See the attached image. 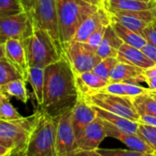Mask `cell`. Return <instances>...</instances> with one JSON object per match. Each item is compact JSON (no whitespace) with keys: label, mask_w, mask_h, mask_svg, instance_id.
<instances>
[{"label":"cell","mask_w":156,"mask_h":156,"mask_svg":"<svg viewBox=\"0 0 156 156\" xmlns=\"http://www.w3.org/2000/svg\"><path fill=\"white\" fill-rule=\"evenodd\" d=\"M79 98L75 84V74L63 56L45 68L43 102L41 109L57 117L73 108Z\"/></svg>","instance_id":"1"},{"label":"cell","mask_w":156,"mask_h":156,"mask_svg":"<svg viewBox=\"0 0 156 156\" xmlns=\"http://www.w3.org/2000/svg\"><path fill=\"white\" fill-rule=\"evenodd\" d=\"M59 34L62 46L71 41L80 25L99 7L82 0H56Z\"/></svg>","instance_id":"2"},{"label":"cell","mask_w":156,"mask_h":156,"mask_svg":"<svg viewBox=\"0 0 156 156\" xmlns=\"http://www.w3.org/2000/svg\"><path fill=\"white\" fill-rule=\"evenodd\" d=\"M35 125L27 142L26 156H58L56 118L39 109Z\"/></svg>","instance_id":"3"},{"label":"cell","mask_w":156,"mask_h":156,"mask_svg":"<svg viewBox=\"0 0 156 156\" xmlns=\"http://www.w3.org/2000/svg\"><path fill=\"white\" fill-rule=\"evenodd\" d=\"M30 67L47 66L58 62L63 56V50L44 30L34 28L32 35L24 41Z\"/></svg>","instance_id":"4"},{"label":"cell","mask_w":156,"mask_h":156,"mask_svg":"<svg viewBox=\"0 0 156 156\" xmlns=\"http://www.w3.org/2000/svg\"><path fill=\"white\" fill-rule=\"evenodd\" d=\"M37 117L38 111L19 119H0V145L9 150H26Z\"/></svg>","instance_id":"5"},{"label":"cell","mask_w":156,"mask_h":156,"mask_svg":"<svg viewBox=\"0 0 156 156\" xmlns=\"http://www.w3.org/2000/svg\"><path fill=\"white\" fill-rule=\"evenodd\" d=\"M63 54L75 74L92 71L102 60L87 42L72 40L62 46Z\"/></svg>","instance_id":"6"},{"label":"cell","mask_w":156,"mask_h":156,"mask_svg":"<svg viewBox=\"0 0 156 156\" xmlns=\"http://www.w3.org/2000/svg\"><path fill=\"white\" fill-rule=\"evenodd\" d=\"M28 12L30 14L34 28L46 30L54 41L62 48L59 34L56 0H33Z\"/></svg>","instance_id":"7"},{"label":"cell","mask_w":156,"mask_h":156,"mask_svg":"<svg viewBox=\"0 0 156 156\" xmlns=\"http://www.w3.org/2000/svg\"><path fill=\"white\" fill-rule=\"evenodd\" d=\"M82 97H84L91 106L98 107L107 111L139 122L140 115L138 114L133 105L131 98L108 94L105 92H97Z\"/></svg>","instance_id":"8"},{"label":"cell","mask_w":156,"mask_h":156,"mask_svg":"<svg viewBox=\"0 0 156 156\" xmlns=\"http://www.w3.org/2000/svg\"><path fill=\"white\" fill-rule=\"evenodd\" d=\"M33 31V22L28 11L0 18V44L11 39L24 41L32 35Z\"/></svg>","instance_id":"9"},{"label":"cell","mask_w":156,"mask_h":156,"mask_svg":"<svg viewBox=\"0 0 156 156\" xmlns=\"http://www.w3.org/2000/svg\"><path fill=\"white\" fill-rule=\"evenodd\" d=\"M72 109L56 118V147L58 156H62L78 148L72 119Z\"/></svg>","instance_id":"10"},{"label":"cell","mask_w":156,"mask_h":156,"mask_svg":"<svg viewBox=\"0 0 156 156\" xmlns=\"http://www.w3.org/2000/svg\"><path fill=\"white\" fill-rule=\"evenodd\" d=\"M108 11L111 21H116L141 36L144 28L156 18V9L142 11Z\"/></svg>","instance_id":"11"},{"label":"cell","mask_w":156,"mask_h":156,"mask_svg":"<svg viewBox=\"0 0 156 156\" xmlns=\"http://www.w3.org/2000/svg\"><path fill=\"white\" fill-rule=\"evenodd\" d=\"M96 118L97 113L93 106H91L84 97L79 95L77 102L72 109L73 126L77 142L80 140L86 127L90 124Z\"/></svg>","instance_id":"12"},{"label":"cell","mask_w":156,"mask_h":156,"mask_svg":"<svg viewBox=\"0 0 156 156\" xmlns=\"http://www.w3.org/2000/svg\"><path fill=\"white\" fill-rule=\"evenodd\" d=\"M111 24V17L109 11L104 7H99L98 9L89 16L78 28L73 40L87 42L89 37L101 26H108Z\"/></svg>","instance_id":"13"},{"label":"cell","mask_w":156,"mask_h":156,"mask_svg":"<svg viewBox=\"0 0 156 156\" xmlns=\"http://www.w3.org/2000/svg\"><path fill=\"white\" fill-rule=\"evenodd\" d=\"M101 120L106 129L108 137H112V138L119 140L122 143L126 144L130 150H133L136 151H140V152L149 153V154H153L155 152L154 150L150 145H148L137 133H129V132L123 131L121 129H117L116 127L107 122L106 120H103V119Z\"/></svg>","instance_id":"14"},{"label":"cell","mask_w":156,"mask_h":156,"mask_svg":"<svg viewBox=\"0 0 156 156\" xmlns=\"http://www.w3.org/2000/svg\"><path fill=\"white\" fill-rule=\"evenodd\" d=\"M108 137L104 124L98 117H97L90 124H88L78 140V148L86 151H95L99 148L100 143Z\"/></svg>","instance_id":"15"},{"label":"cell","mask_w":156,"mask_h":156,"mask_svg":"<svg viewBox=\"0 0 156 156\" xmlns=\"http://www.w3.org/2000/svg\"><path fill=\"white\" fill-rule=\"evenodd\" d=\"M5 57L21 73L24 79L27 80L30 69L27 51L23 41L19 40H9L4 44Z\"/></svg>","instance_id":"16"},{"label":"cell","mask_w":156,"mask_h":156,"mask_svg":"<svg viewBox=\"0 0 156 156\" xmlns=\"http://www.w3.org/2000/svg\"><path fill=\"white\" fill-rule=\"evenodd\" d=\"M109 82H127L149 88L143 75V69L122 62H119L112 70L109 76Z\"/></svg>","instance_id":"17"},{"label":"cell","mask_w":156,"mask_h":156,"mask_svg":"<svg viewBox=\"0 0 156 156\" xmlns=\"http://www.w3.org/2000/svg\"><path fill=\"white\" fill-rule=\"evenodd\" d=\"M108 83V80L99 76L93 71L75 74V84L78 93L81 96H87L93 93L101 92Z\"/></svg>","instance_id":"18"},{"label":"cell","mask_w":156,"mask_h":156,"mask_svg":"<svg viewBox=\"0 0 156 156\" xmlns=\"http://www.w3.org/2000/svg\"><path fill=\"white\" fill-rule=\"evenodd\" d=\"M117 58L119 62L135 65L143 70L155 65V63L142 51L141 49L132 47L124 42L119 51Z\"/></svg>","instance_id":"19"},{"label":"cell","mask_w":156,"mask_h":156,"mask_svg":"<svg viewBox=\"0 0 156 156\" xmlns=\"http://www.w3.org/2000/svg\"><path fill=\"white\" fill-rule=\"evenodd\" d=\"M123 44V41L118 36L111 24L107 27L101 44L97 49V52L101 59L107 57H117L119 51Z\"/></svg>","instance_id":"20"},{"label":"cell","mask_w":156,"mask_h":156,"mask_svg":"<svg viewBox=\"0 0 156 156\" xmlns=\"http://www.w3.org/2000/svg\"><path fill=\"white\" fill-rule=\"evenodd\" d=\"M94 109L96 110L97 117L100 118L103 120H106L107 122L110 123L114 127H116L119 129H121L126 132L129 133H137L139 122L130 120L129 119H126L122 116L117 115L115 113L107 111L105 109H102L98 107L93 106Z\"/></svg>","instance_id":"21"},{"label":"cell","mask_w":156,"mask_h":156,"mask_svg":"<svg viewBox=\"0 0 156 156\" xmlns=\"http://www.w3.org/2000/svg\"><path fill=\"white\" fill-rule=\"evenodd\" d=\"M156 9V0H110L108 10L142 11Z\"/></svg>","instance_id":"22"},{"label":"cell","mask_w":156,"mask_h":156,"mask_svg":"<svg viewBox=\"0 0 156 156\" xmlns=\"http://www.w3.org/2000/svg\"><path fill=\"white\" fill-rule=\"evenodd\" d=\"M44 80H45V68L39 67V66L30 67L26 81L30 84L34 93L35 99L39 107H41L43 102Z\"/></svg>","instance_id":"23"},{"label":"cell","mask_w":156,"mask_h":156,"mask_svg":"<svg viewBox=\"0 0 156 156\" xmlns=\"http://www.w3.org/2000/svg\"><path fill=\"white\" fill-rule=\"evenodd\" d=\"M27 81L24 78L13 80L8 84L0 86V93L9 98H16L24 104H27L30 99V95L26 87Z\"/></svg>","instance_id":"24"},{"label":"cell","mask_w":156,"mask_h":156,"mask_svg":"<svg viewBox=\"0 0 156 156\" xmlns=\"http://www.w3.org/2000/svg\"><path fill=\"white\" fill-rule=\"evenodd\" d=\"M111 26L124 43H127L132 47H136L139 49H142V47L147 43V41L141 35L116 21H111Z\"/></svg>","instance_id":"25"},{"label":"cell","mask_w":156,"mask_h":156,"mask_svg":"<svg viewBox=\"0 0 156 156\" xmlns=\"http://www.w3.org/2000/svg\"><path fill=\"white\" fill-rule=\"evenodd\" d=\"M132 102L140 116H156V100L151 92H147L132 98Z\"/></svg>","instance_id":"26"},{"label":"cell","mask_w":156,"mask_h":156,"mask_svg":"<svg viewBox=\"0 0 156 156\" xmlns=\"http://www.w3.org/2000/svg\"><path fill=\"white\" fill-rule=\"evenodd\" d=\"M19 78H24L21 73L6 57L0 58V86Z\"/></svg>","instance_id":"27"},{"label":"cell","mask_w":156,"mask_h":156,"mask_svg":"<svg viewBox=\"0 0 156 156\" xmlns=\"http://www.w3.org/2000/svg\"><path fill=\"white\" fill-rule=\"evenodd\" d=\"M9 99L10 98L0 93V119L9 120L21 119L22 116L18 112Z\"/></svg>","instance_id":"28"},{"label":"cell","mask_w":156,"mask_h":156,"mask_svg":"<svg viewBox=\"0 0 156 156\" xmlns=\"http://www.w3.org/2000/svg\"><path fill=\"white\" fill-rule=\"evenodd\" d=\"M26 11L21 0H0V18Z\"/></svg>","instance_id":"29"},{"label":"cell","mask_w":156,"mask_h":156,"mask_svg":"<svg viewBox=\"0 0 156 156\" xmlns=\"http://www.w3.org/2000/svg\"><path fill=\"white\" fill-rule=\"evenodd\" d=\"M119 60L117 57H107L102 59L92 70L94 73L98 74L99 76L105 78L109 81V76L114 69V67L119 63Z\"/></svg>","instance_id":"30"},{"label":"cell","mask_w":156,"mask_h":156,"mask_svg":"<svg viewBox=\"0 0 156 156\" xmlns=\"http://www.w3.org/2000/svg\"><path fill=\"white\" fill-rule=\"evenodd\" d=\"M137 134L156 152V127L139 123Z\"/></svg>","instance_id":"31"},{"label":"cell","mask_w":156,"mask_h":156,"mask_svg":"<svg viewBox=\"0 0 156 156\" xmlns=\"http://www.w3.org/2000/svg\"><path fill=\"white\" fill-rule=\"evenodd\" d=\"M97 151L102 156H150L149 153L124 149H97Z\"/></svg>","instance_id":"32"},{"label":"cell","mask_w":156,"mask_h":156,"mask_svg":"<svg viewBox=\"0 0 156 156\" xmlns=\"http://www.w3.org/2000/svg\"><path fill=\"white\" fill-rule=\"evenodd\" d=\"M142 36L147 41V42L156 47V18L144 28Z\"/></svg>","instance_id":"33"},{"label":"cell","mask_w":156,"mask_h":156,"mask_svg":"<svg viewBox=\"0 0 156 156\" xmlns=\"http://www.w3.org/2000/svg\"><path fill=\"white\" fill-rule=\"evenodd\" d=\"M143 75L147 81L150 91L156 93V64L143 70Z\"/></svg>","instance_id":"34"},{"label":"cell","mask_w":156,"mask_h":156,"mask_svg":"<svg viewBox=\"0 0 156 156\" xmlns=\"http://www.w3.org/2000/svg\"><path fill=\"white\" fill-rule=\"evenodd\" d=\"M107 27L108 26H101L99 29H98L90 37L89 39L87 40V43L95 48L96 50L99 47V45L101 44L102 42V40L104 38V35H105V32H106V30H107Z\"/></svg>","instance_id":"35"},{"label":"cell","mask_w":156,"mask_h":156,"mask_svg":"<svg viewBox=\"0 0 156 156\" xmlns=\"http://www.w3.org/2000/svg\"><path fill=\"white\" fill-rule=\"evenodd\" d=\"M62 156H102L99 154L97 150L95 151H86V150H80L76 149L74 151H72Z\"/></svg>","instance_id":"36"},{"label":"cell","mask_w":156,"mask_h":156,"mask_svg":"<svg viewBox=\"0 0 156 156\" xmlns=\"http://www.w3.org/2000/svg\"><path fill=\"white\" fill-rule=\"evenodd\" d=\"M142 51L156 64V47L149 42H147L142 47Z\"/></svg>","instance_id":"37"},{"label":"cell","mask_w":156,"mask_h":156,"mask_svg":"<svg viewBox=\"0 0 156 156\" xmlns=\"http://www.w3.org/2000/svg\"><path fill=\"white\" fill-rule=\"evenodd\" d=\"M139 123H142V124L156 127V116H151V115L140 116Z\"/></svg>","instance_id":"38"},{"label":"cell","mask_w":156,"mask_h":156,"mask_svg":"<svg viewBox=\"0 0 156 156\" xmlns=\"http://www.w3.org/2000/svg\"><path fill=\"white\" fill-rule=\"evenodd\" d=\"M5 156H26L25 150H11Z\"/></svg>","instance_id":"39"},{"label":"cell","mask_w":156,"mask_h":156,"mask_svg":"<svg viewBox=\"0 0 156 156\" xmlns=\"http://www.w3.org/2000/svg\"><path fill=\"white\" fill-rule=\"evenodd\" d=\"M82 1H85L87 3H89V4L97 6V7H104L101 2V0H82Z\"/></svg>","instance_id":"40"},{"label":"cell","mask_w":156,"mask_h":156,"mask_svg":"<svg viewBox=\"0 0 156 156\" xmlns=\"http://www.w3.org/2000/svg\"><path fill=\"white\" fill-rule=\"evenodd\" d=\"M21 1H22L23 5H24V7H25L26 11H29L30 9V7H31V5H32L33 0H21Z\"/></svg>","instance_id":"41"},{"label":"cell","mask_w":156,"mask_h":156,"mask_svg":"<svg viewBox=\"0 0 156 156\" xmlns=\"http://www.w3.org/2000/svg\"><path fill=\"white\" fill-rule=\"evenodd\" d=\"M10 151L11 150H9V149L4 147L2 145H0V156H5V155H7Z\"/></svg>","instance_id":"42"},{"label":"cell","mask_w":156,"mask_h":156,"mask_svg":"<svg viewBox=\"0 0 156 156\" xmlns=\"http://www.w3.org/2000/svg\"><path fill=\"white\" fill-rule=\"evenodd\" d=\"M1 57H5V50L3 44H0V58Z\"/></svg>","instance_id":"43"},{"label":"cell","mask_w":156,"mask_h":156,"mask_svg":"<svg viewBox=\"0 0 156 156\" xmlns=\"http://www.w3.org/2000/svg\"><path fill=\"white\" fill-rule=\"evenodd\" d=\"M109 1H110V0H101V2H102V4H103L104 8H105V9H108V8Z\"/></svg>","instance_id":"44"},{"label":"cell","mask_w":156,"mask_h":156,"mask_svg":"<svg viewBox=\"0 0 156 156\" xmlns=\"http://www.w3.org/2000/svg\"><path fill=\"white\" fill-rule=\"evenodd\" d=\"M151 95H152V97L154 98V99L156 100V93L155 92H151Z\"/></svg>","instance_id":"45"},{"label":"cell","mask_w":156,"mask_h":156,"mask_svg":"<svg viewBox=\"0 0 156 156\" xmlns=\"http://www.w3.org/2000/svg\"><path fill=\"white\" fill-rule=\"evenodd\" d=\"M142 1H150V0H142Z\"/></svg>","instance_id":"46"},{"label":"cell","mask_w":156,"mask_h":156,"mask_svg":"<svg viewBox=\"0 0 156 156\" xmlns=\"http://www.w3.org/2000/svg\"><path fill=\"white\" fill-rule=\"evenodd\" d=\"M153 156H156V152H154V154H153Z\"/></svg>","instance_id":"47"},{"label":"cell","mask_w":156,"mask_h":156,"mask_svg":"<svg viewBox=\"0 0 156 156\" xmlns=\"http://www.w3.org/2000/svg\"><path fill=\"white\" fill-rule=\"evenodd\" d=\"M153 154H154V153H153ZM153 154H151V155H150V156H153Z\"/></svg>","instance_id":"48"}]
</instances>
